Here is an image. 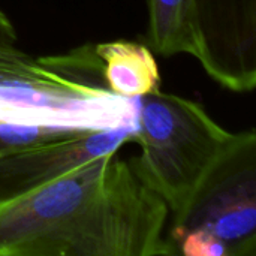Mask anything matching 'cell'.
<instances>
[{
    "label": "cell",
    "mask_w": 256,
    "mask_h": 256,
    "mask_svg": "<svg viewBox=\"0 0 256 256\" xmlns=\"http://www.w3.org/2000/svg\"><path fill=\"white\" fill-rule=\"evenodd\" d=\"M0 82H34L45 86L78 88L81 82L70 76L57 57L34 58L18 46V34L0 9Z\"/></svg>",
    "instance_id": "obj_8"
},
{
    "label": "cell",
    "mask_w": 256,
    "mask_h": 256,
    "mask_svg": "<svg viewBox=\"0 0 256 256\" xmlns=\"http://www.w3.org/2000/svg\"><path fill=\"white\" fill-rule=\"evenodd\" d=\"M168 214L166 202L136 176L130 162L114 154L64 256L176 255L164 236Z\"/></svg>",
    "instance_id": "obj_2"
},
{
    "label": "cell",
    "mask_w": 256,
    "mask_h": 256,
    "mask_svg": "<svg viewBox=\"0 0 256 256\" xmlns=\"http://www.w3.org/2000/svg\"><path fill=\"white\" fill-rule=\"evenodd\" d=\"M200 230L219 238L228 256L256 254V134H234L184 210L174 216L168 242ZM176 249V246H174ZM177 250V249H176Z\"/></svg>",
    "instance_id": "obj_4"
},
{
    "label": "cell",
    "mask_w": 256,
    "mask_h": 256,
    "mask_svg": "<svg viewBox=\"0 0 256 256\" xmlns=\"http://www.w3.org/2000/svg\"><path fill=\"white\" fill-rule=\"evenodd\" d=\"M135 124L80 129L48 142L0 156V206L135 141Z\"/></svg>",
    "instance_id": "obj_5"
},
{
    "label": "cell",
    "mask_w": 256,
    "mask_h": 256,
    "mask_svg": "<svg viewBox=\"0 0 256 256\" xmlns=\"http://www.w3.org/2000/svg\"><path fill=\"white\" fill-rule=\"evenodd\" d=\"M80 130L78 128L68 126H51L36 123H15L0 120V156L12 152L32 147L36 144L48 142L52 140L63 138L66 135Z\"/></svg>",
    "instance_id": "obj_9"
},
{
    "label": "cell",
    "mask_w": 256,
    "mask_h": 256,
    "mask_svg": "<svg viewBox=\"0 0 256 256\" xmlns=\"http://www.w3.org/2000/svg\"><path fill=\"white\" fill-rule=\"evenodd\" d=\"M177 254L186 256H228L226 246L214 236L194 230L184 232L174 243Z\"/></svg>",
    "instance_id": "obj_10"
},
{
    "label": "cell",
    "mask_w": 256,
    "mask_h": 256,
    "mask_svg": "<svg viewBox=\"0 0 256 256\" xmlns=\"http://www.w3.org/2000/svg\"><path fill=\"white\" fill-rule=\"evenodd\" d=\"M105 87L122 98L140 99L159 90L160 74L153 51L132 40H111L93 45Z\"/></svg>",
    "instance_id": "obj_6"
},
{
    "label": "cell",
    "mask_w": 256,
    "mask_h": 256,
    "mask_svg": "<svg viewBox=\"0 0 256 256\" xmlns=\"http://www.w3.org/2000/svg\"><path fill=\"white\" fill-rule=\"evenodd\" d=\"M112 156L98 158L2 204L0 256H64L72 232L104 184Z\"/></svg>",
    "instance_id": "obj_3"
},
{
    "label": "cell",
    "mask_w": 256,
    "mask_h": 256,
    "mask_svg": "<svg viewBox=\"0 0 256 256\" xmlns=\"http://www.w3.org/2000/svg\"><path fill=\"white\" fill-rule=\"evenodd\" d=\"M234 138L201 104L160 90L138 99L135 141L129 160L136 176L168 206L182 213Z\"/></svg>",
    "instance_id": "obj_1"
},
{
    "label": "cell",
    "mask_w": 256,
    "mask_h": 256,
    "mask_svg": "<svg viewBox=\"0 0 256 256\" xmlns=\"http://www.w3.org/2000/svg\"><path fill=\"white\" fill-rule=\"evenodd\" d=\"M147 38L150 50L164 57L189 54L198 60L201 38L195 0H148Z\"/></svg>",
    "instance_id": "obj_7"
}]
</instances>
